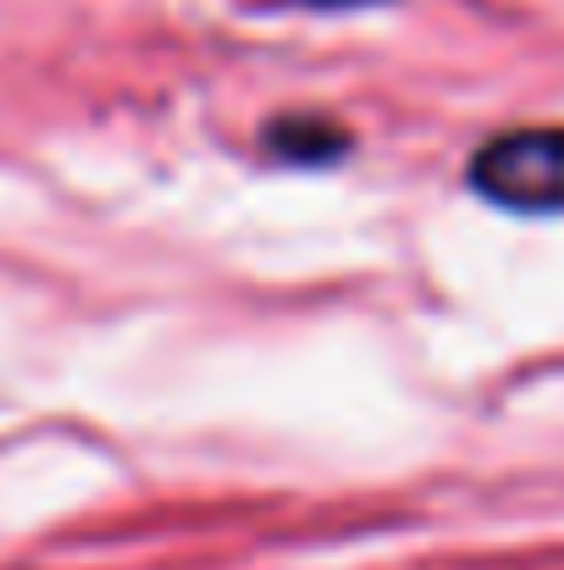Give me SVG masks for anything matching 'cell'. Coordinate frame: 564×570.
Here are the masks:
<instances>
[{
	"mask_svg": "<svg viewBox=\"0 0 564 570\" xmlns=\"http://www.w3.org/2000/svg\"><path fill=\"white\" fill-rule=\"evenodd\" d=\"M465 184L515 216H564V128L493 134L471 156Z\"/></svg>",
	"mask_w": 564,
	"mask_h": 570,
	"instance_id": "6da1fadb",
	"label": "cell"
},
{
	"mask_svg": "<svg viewBox=\"0 0 564 570\" xmlns=\"http://www.w3.org/2000/svg\"><path fill=\"white\" fill-rule=\"evenodd\" d=\"M260 145L277 167H338L355 150V134L327 117H277L260 134Z\"/></svg>",
	"mask_w": 564,
	"mask_h": 570,
	"instance_id": "7a4b0ae2",
	"label": "cell"
},
{
	"mask_svg": "<svg viewBox=\"0 0 564 570\" xmlns=\"http://www.w3.org/2000/svg\"><path fill=\"white\" fill-rule=\"evenodd\" d=\"M277 6H310V11H349V6H372V0H277Z\"/></svg>",
	"mask_w": 564,
	"mask_h": 570,
	"instance_id": "3957f363",
	"label": "cell"
}]
</instances>
